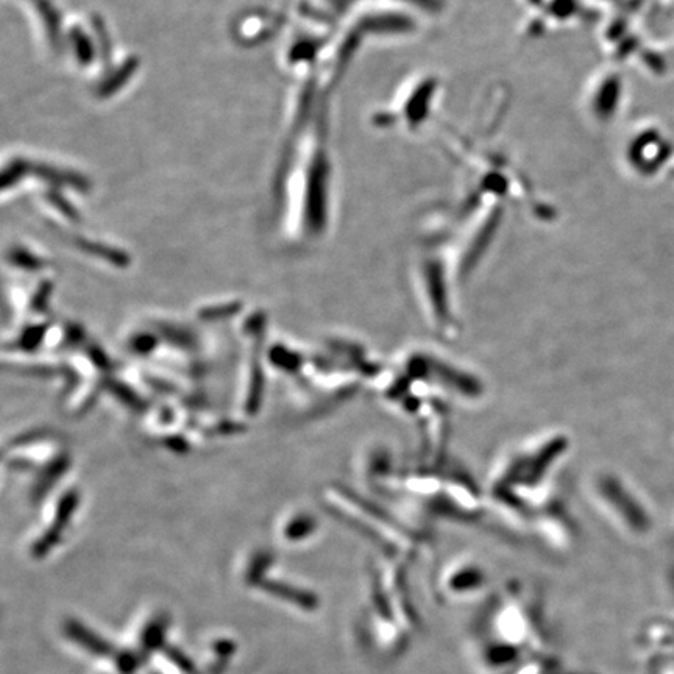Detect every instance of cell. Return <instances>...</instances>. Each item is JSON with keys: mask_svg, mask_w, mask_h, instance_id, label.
Wrapping results in <instances>:
<instances>
[{"mask_svg": "<svg viewBox=\"0 0 674 674\" xmlns=\"http://www.w3.org/2000/svg\"><path fill=\"white\" fill-rule=\"evenodd\" d=\"M263 589L266 592L272 593V595L280 596L283 600L294 601V603L300 604V606H311L313 604V601L309 600L308 596L303 595L302 592L288 589V586L278 584V582H264Z\"/></svg>", "mask_w": 674, "mask_h": 674, "instance_id": "1", "label": "cell"}]
</instances>
